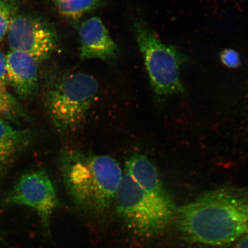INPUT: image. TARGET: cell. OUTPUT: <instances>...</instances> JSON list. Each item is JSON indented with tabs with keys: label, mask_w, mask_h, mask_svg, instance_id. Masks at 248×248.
Instances as JSON below:
<instances>
[{
	"label": "cell",
	"mask_w": 248,
	"mask_h": 248,
	"mask_svg": "<svg viewBox=\"0 0 248 248\" xmlns=\"http://www.w3.org/2000/svg\"><path fill=\"white\" fill-rule=\"evenodd\" d=\"M43 86L46 111L60 133L73 132L82 125L99 91L92 76L57 69L46 74Z\"/></svg>",
	"instance_id": "3"
},
{
	"label": "cell",
	"mask_w": 248,
	"mask_h": 248,
	"mask_svg": "<svg viewBox=\"0 0 248 248\" xmlns=\"http://www.w3.org/2000/svg\"><path fill=\"white\" fill-rule=\"evenodd\" d=\"M140 187L155 196L169 197L164 188L159 172L153 162L140 154L130 157L125 163V171Z\"/></svg>",
	"instance_id": "11"
},
{
	"label": "cell",
	"mask_w": 248,
	"mask_h": 248,
	"mask_svg": "<svg viewBox=\"0 0 248 248\" xmlns=\"http://www.w3.org/2000/svg\"><path fill=\"white\" fill-rule=\"evenodd\" d=\"M232 246L231 248H248V234L240 238Z\"/></svg>",
	"instance_id": "17"
},
{
	"label": "cell",
	"mask_w": 248,
	"mask_h": 248,
	"mask_svg": "<svg viewBox=\"0 0 248 248\" xmlns=\"http://www.w3.org/2000/svg\"><path fill=\"white\" fill-rule=\"evenodd\" d=\"M18 9L16 0H0V42L7 35Z\"/></svg>",
	"instance_id": "14"
},
{
	"label": "cell",
	"mask_w": 248,
	"mask_h": 248,
	"mask_svg": "<svg viewBox=\"0 0 248 248\" xmlns=\"http://www.w3.org/2000/svg\"><path fill=\"white\" fill-rule=\"evenodd\" d=\"M4 202L35 210L45 236L51 237V217L61 203L54 185L45 170H37L24 173L8 194Z\"/></svg>",
	"instance_id": "6"
},
{
	"label": "cell",
	"mask_w": 248,
	"mask_h": 248,
	"mask_svg": "<svg viewBox=\"0 0 248 248\" xmlns=\"http://www.w3.org/2000/svg\"><path fill=\"white\" fill-rule=\"evenodd\" d=\"M114 202L118 217L139 237L151 238L162 233L176 214L170 197H160L147 193L125 172Z\"/></svg>",
	"instance_id": "4"
},
{
	"label": "cell",
	"mask_w": 248,
	"mask_h": 248,
	"mask_svg": "<svg viewBox=\"0 0 248 248\" xmlns=\"http://www.w3.org/2000/svg\"><path fill=\"white\" fill-rule=\"evenodd\" d=\"M221 60L226 66L231 69H235L240 66L239 55L232 49H226L221 54Z\"/></svg>",
	"instance_id": "15"
},
{
	"label": "cell",
	"mask_w": 248,
	"mask_h": 248,
	"mask_svg": "<svg viewBox=\"0 0 248 248\" xmlns=\"http://www.w3.org/2000/svg\"><path fill=\"white\" fill-rule=\"evenodd\" d=\"M60 166L65 190L78 207L98 215L109 209L123 175L114 157L69 149L62 152Z\"/></svg>",
	"instance_id": "2"
},
{
	"label": "cell",
	"mask_w": 248,
	"mask_h": 248,
	"mask_svg": "<svg viewBox=\"0 0 248 248\" xmlns=\"http://www.w3.org/2000/svg\"><path fill=\"white\" fill-rule=\"evenodd\" d=\"M38 62L24 52L10 51L6 55L8 84L23 99L35 97L39 88Z\"/></svg>",
	"instance_id": "9"
},
{
	"label": "cell",
	"mask_w": 248,
	"mask_h": 248,
	"mask_svg": "<svg viewBox=\"0 0 248 248\" xmlns=\"http://www.w3.org/2000/svg\"><path fill=\"white\" fill-rule=\"evenodd\" d=\"M80 58L82 60L107 61L113 58L118 46L102 21L93 16L83 21L79 30Z\"/></svg>",
	"instance_id": "8"
},
{
	"label": "cell",
	"mask_w": 248,
	"mask_h": 248,
	"mask_svg": "<svg viewBox=\"0 0 248 248\" xmlns=\"http://www.w3.org/2000/svg\"><path fill=\"white\" fill-rule=\"evenodd\" d=\"M25 117L23 108L16 99L7 91H0V118L19 123Z\"/></svg>",
	"instance_id": "13"
},
{
	"label": "cell",
	"mask_w": 248,
	"mask_h": 248,
	"mask_svg": "<svg viewBox=\"0 0 248 248\" xmlns=\"http://www.w3.org/2000/svg\"><path fill=\"white\" fill-rule=\"evenodd\" d=\"M30 129L14 128L7 120L0 118V184L18 156L32 141Z\"/></svg>",
	"instance_id": "10"
},
{
	"label": "cell",
	"mask_w": 248,
	"mask_h": 248,
	"mask_svg": "<svg viewBox=\"0 0 248 248\" xmlns=\"http://www.w3.org/2000/svg\"><path fill=\"white\" fill-rule=\"evenodd\" d=\"M0 243L4 244L5 246H8L7 244L5 243L4 238L2 237L1 232H0Z\"/></svg>",
	"instance_id": "18"
},
{
	"label": "cell",
	"mask_w": 248,
	"mask_h": 248,
	"mask_svg": "<svg viewBox=\"0 0 248 248\" xmlns=\"http://www.w3.org/2000/svg\"><path fill=\"white\" fill-rule=\"evenodd\" d=\"M8 85L6 55L0 51V91H7Z\"/></svg>",
	"instance_id": "16"
},
{
	"label": "cell",
	"mask_w": 248,
	"mask_h": 248,
	"mask_svg": "<svg viewBox=\"0 0 248 248\" xmlns=\"http://www.w3.org/2000/svg\"><path fill=\"white\" fill-rule=\"evenodd\" d=\"M7 35L11 51L24 52L38 62L50 57L58 45V34L53 25L35 16L16 15Z\"/></svg>",
	"instance_id": "7"
},
{
	"label": "cell",
	"mask_w": 248,
	"mask_h": 248,
	"mask_svg": "<svg viewBox=\"0 0 248 248\" xmlns=\"http://www.w3.org/2000/svg\"><path fill=\"white\" fill-rule=\"evenodd\" d=\"M56 8L63 16L77 19L97 8L100 0H53Z\"/></svg>",
	"instance_id": "12"
},
{
	"label": "cell",
	"mask_w": 248,
	"mask_h": 248,
	"mask_svg": "<svg viewBox=\"0 0 248 248\" xmlns=\"http://www.w3.org/2000/svg\"><path fill=\"white\" fill-rule=\"evenodd\" d=\"M175 215L180 230L194 243L227 247L248 234V200L229 191L202 194Z\"/></svg>",
	"instance_id": "1"
},
{
	"label": "cell",
	"mask_w": 248,
	"mask_h": 248,
	"mask_svg": "<svg viewBox=\"0 0 248 248\" xmlns=\"http://www.w3.org/2000/svg\"><path fill=\"white\" fill-rule=\"evenodd\" d=\"M133 32L155 94L165 98L184 93L180 77L184 56L174 46L164 43L143 20L135 22Z\"/></svg>",
	"instance_id": "5"
}]
</instances>
